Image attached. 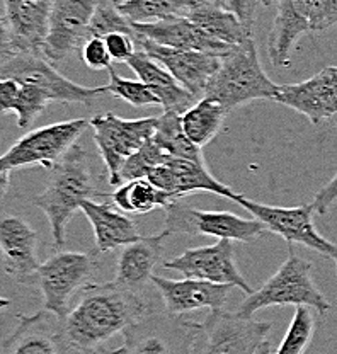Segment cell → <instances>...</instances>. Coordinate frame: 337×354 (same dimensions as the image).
Returning <instances> with one entry per match:
<instances>
[{"label": "cell", "mask_w": 337, "mask_h": 354, "mask_svg": "<svg viewBox=\"0 0 337 354\" xmlns=\"http://www.w3.org/2000/svg\"><path fill=\"white\" fill-rule=\"evenodd\" d=\"M152 312L143 293L118 283L85 285L60 320L62 337L72 351L84 354L102 348L118 334Z\"/></svg>", "instance_id": "6da1fadb"}, {"label": "cell", "mask_w": 337, "mask_h": 354, "mask_svg": "<svg viewBox=\"0 0 337 354\" xmlns=\"http://www.w3.org/2000/svg\"><path fill=\"white\" fill-rule=\"evenodd\" d=\"M106 196L98 191L91 169L87 150L75 143L51 169L48 186L38 196L31 199L33 205L46 215L55 245H65L66 225L85 199Z\"/></svg>", "instance_id": "7a4b0ae2"}, {"label": "cell", "mask_w": 337, "mask_h": 354, "mask_svg": "<svg viewBox=\"0 0 337 354\" xmlns=\"http://www.w3.org/2000/svg\"><path fill=\"white\" fill-rule=\"evenodd\" d=\"M274 84L262 68L254 38L235 46L221 57L220 66L210 79L203 97L220 102L230 113L239 106L257 99H274Z\"/></svg>", "instance_id": "3957f363"}, {"label": "cell", "mask_w": 337, "mask_h": 354, "mask_svg": "<svg viewBox=\"0 0 337 354\" xmlns=\"http://www.w3.org/2000/svg\"><path fill=\"white\" fill-rule=\"evenodd\" d=\"M284 305H305L316 308L318 313L331 310L329 300L313 281L312 264L296 256L291 247L288 259L281 264V268L259 290L247 295L235 313L242 319H253L254 313L261 308Z\"/></svg>", "instance_id": "277c9868"}, {"label": "cell", "mask_w": 337, "mask_h": 354, "mask_svg": "<svg viewBox=\"0 0 337 354\" xmlns=\"http://www.w3.org/2000/svg\"><path fill=\"white\" fill-rule=\"evenodd\" d=\"M94 252L58 250L39 264L35 286L43 295V310L62 320L69 313L70 301L79 295L95 271Z\"/></svg>", "instance_id": "5b68a950"}, {"label": "cell", "mask_w": 337, "mask_h": 354, "mask_svg": "<svg viewBox=\"0 0 337 354\" xmlns=\"http://www.w3.org/2000/svg\"><path fill=\"white\" fill-rule=\"evenodd\" d=\"M162 232L170 235H208L232 242L251 243L268 234V228L255 218H242L230 212H208L192 208L181 201L165 206Z\"/></svg>", "instance_id": "8992f818"}, {"label": "cell", "mask_w": 337, "mask_h": 354, "mask_svg": "<svg viewBox=\"0 0 337 354\" xmlns=\"http://www.w3.org/2000/svg\"><path fill=\"white\" fill-rule=\"evenodd\" d=\"M0 79H12L22 86L38 87L50 101L66 104L91 106L95 99L107 94L106 86L84 87L66 79L57 66L51 65L42 55L17 51L0 64Z\"/></svg>", "instance_id": "52a82bcc"}, {"label": "cell", "mask_w": 337, "mask_h": 354, "mask_svg": "<svg viewBox=\"0 0 337 354\" xmlns=\"http://www.w3.org/2000/svg\"><path fill=\"white\" fill-rule=\"evenodd\" d=\"M199 322L167 312H148L123 332V354H192Z\"/></svg>", "instance_id": "ba28073f"}, {"label": "cell", "mask_w": 337, "mask_h": 354, "mask_svg": "<svg viewBox=\"0 0 337 354\" xmlns=\"http://www.w3.org/2000/svg\"><path fill=\"white\" fill-rule=\"evenodd\" d=\"M157 121L158 116L125 120L111 111L95 114L89 120V127L94 130V142L107 169L111 186H120L121 167L129 155L152 140Z\"/></svg>", "instance_id": "9c48e42d"}, {"label": "cell", "mask_w": 337, "mask_h": 354, "mask_svg": "<svg viewBox=\"0 0 337 354\" xmlns=\"http://www.w3.org/2000/svg\"><path fill=\"white\" fill-rule=\"evenodd\" d=\"M233 203L247 209L255 220H259L268 228V232L283 237L290 247L293 243H300V245L316 250L329 259L337 261V243L327 241L324 235H320L313 223L316 209H313L312 203L295 206V208H283V206L262 205V203L253 201L239 193Z\"/></svg>", "instance_id": "30bf717a"}, {"label": "cell", "mask_w": 337, "mask_h": 354, "mask_svg": "<svg viewBox=\"0 0 337 354\" xmlns=\"http://www.w3.org/2000/svg\"><path fill=\"white\" fill-rule=\"evenodd\" d=\"M271 327V322L217 310L199 322L192 354H254L268 339Z\"/></svg>", "instance_id": "8fae6325"}, {"label": "cell", "mask_w": 337, "mask_h": 354, "mask_svg": "<svg viewBox=\"0 0 337 354\" xmlns=\"http://www.w3.org/2000/svg\"><path fill=\"white\" fill-rule=\"evenodd\" d=\"M87 127L89 120L79 118V120L60 121L38 130H31L21 136L2 155V158L12 171L35 167V165L53 169L55 164L60 162L62 157L75 145Z\"/></svg>", "instance_id": "7c38bea8"}, {"label": "cell", "mask_w": 337, "mask_h": 354, "mask_svg": "<svg viewBox=\"0 0 337 354\" xmlns=\"http://www.w3.org/2000/svg\"><path fill=\"white\" fill-rule=\"evenodd\" d=\"M99 0H51L50 28L43 46V57L58 66L69 60L91 38V24Z\"/></svg>", "instance_id": "4fadbf2b"}, {"label": "cell", "mask_w": 337, "mask_h": 354, "mask_svg": "<svg viewBox=\"0 0 337 354\" xmlns=\"http://www.w3.org/2000/svg\"><path fill=\"white\" fill-rule=\"evenodd\" d=\"M164 268L181 272L184 278L230 285L242 290L246 295L254 291L239 271L235 263V245L227 239H218L211 245L184 250L179 256L164 261Z\"/></svg>", "instance_id": "5bb4252c"}, {"label": "cell", "mask_w": 337, "mask_h": 354, "mask_svg": "<svg viewBox=\"0 0 337 354\" xmlns=\"http://www.w3.org/2000/svg\"><path fill=\"white\" fill-rule=\"evenodd\" d=\"M273 101L303 114L312 124L337 114V66H325L303 82L277 86Z\"/></svg>", "instance_id": "9a60e30c"}, {"label": "cell", "mask_w": 337, "mask_h": 354, "mask_svg": "<svg viewBox=\"0 0 337 354\" xmlns=\"http://www.w3.org/2000/svg\"><path fill=\"white\" fill-rule=\"evenodd\" d=\"M38 232L24 218L0 215V256L7 274L16 283L35 286L39 268Z\"/></svg>", "instance_id": "2e32d148"}, {"label": "cell", "mask_w": 337, "mask_h": 354, "mask_svg": "<svg viewBox=\"0 0 337 354\" xmlns=\"http://www.w3.org/2000/svg\"><path fill=\"white\" fill-rule=\"evenodd\" d=\"M147 179L157 189L169 194L172 201H181V198L194 193L218 194L230 201L237 196L232 187L225 186L211 176L206 164L188 160V158L169 157L164 164L148 172Z\"/></svg>", "instance_id": "e0dca14e"}, {"label": "cell", "mask_w": 337, "mask_h": 354, "mask_svg": "<svg viewBox=\"0 0 337 354\" xmlns=\"http://www.w3.org/2000/svg\"><path fill=\"white\" fill-rule=\"evenodd\" d=\"M135 43L140 50L147 53L152 60L161 64L165 70L181 84L184 88L191 92L196 97L205 95V88L210 79L220 66V57L201 53V51L174 50V48L161 46L148 39L135 36Z\"/></svg>", "instance_id": "ac0fdd59"}, {"label": "cell", "mask_w": 337, "mask_h": 354, "mask_svg": "<svg viewBox=\"0 0 337 354\" xmlns=\"http://www.w3.org/2000/svg\"><path fill=\"white\" fill-rule=\"evenodd\" d=\"M0 354H79L62 337L60 320L46 310L17 313V326L3 341Z\"/></svg>", "instance_id": "d6986e66"}, {"label": "cell", "mask_w": 337, "mask_h": 354, "mask_svg": "<svg viewBox=\"0 0 337 354\" xmlns=\"http://www.w3.org/2000/svg\"><path fill=\"white\" fill-rule=\"evenodd\" d=\"M152 285L158 291L165 312L170 315H184L201 308H208L211 312L224 310L228 293L233 288L205 279H169L155 274L152 278Z\"/></svg>", "instance_id": "ffe728a7"}, {"label": "cell", "mask_w": 337, "mask_h": 354, "mask_svg": "<svg viewBox=\"0 0 337 354\" xmlns=\"http://www.w3.org/2000/svg\"><path fill=\"white\" fill-rule=\"evenodd\" d=\"M131 28L138 38L174 50L201 51L221 58L235 48L213 39L186 17L158 22H131Z\"/></svg>", "instance_id": "44dd1931"}, {"label": "cell", "mask_w": 337, "mask_h": 354, "mask_svg": "<svg viewBox=\"0 0 337 354\" xmlns=\"http://www.w3.org/2000/svg\"><path fill=\"white\" fill-rule=\"evenodd\" d=\"M277 9L268 36V57L274 68H288L303 35L310 31L312 0H276Z\"/></svg>", "instance_id": "7402d4cb"}, {"label": "cell", "mask_w": 337, "mask_h": 354, "mask_svg": "<svg viewBox=\"0 0 337 354\" xmlns=\"http://www.w3.org/2000/svg\"><path fill=\"white\" fill-rule=\"evenodd\" d=\"M169 235L161 232L152 237H140L138 241L128 243L118 256L114 283L128 290L143 293L148 283L154 278L155 266L164 256V245Z\"/></svg>", "instance_id": "603a6c76"}, {"label": "cell", "mask_w": 337, "mask_h": 354, "mask_svg": "<svg viewBox=\"0 0 337 354\" xmlns=\"http://www.w3.org/2000/svg\"><path fill=\"white\" fill-rule=\"evenodd\" d=\"M3 9L17 51L43 57L44 39L50 28L51 0H3Z\"/></svg>", "instance_id": "cb8c5ba5"}, {"label": "cell", "mask_w": 337, "mask_h": 354, "mask_svg": "<svg viewBox=\"0 0 337 354\" xmlns=\"http://www.w3.org/2000/svg\"><path fill=\"white\" fill-rule=\"evenodd\" d=\"M80 212L87 216L94 230L95 252H111L142 237L135 221L107 203L85 199L80 205Z\"/></svg>", "instance_id": "d4e9b609"}, {"label": "cell", "mask_w": 337, "mask_h": 354, "mask_svg": "<svg viewBox=\"0 0 337 354\" xmlns=\"http://www.w3.org/2000/svg\"><path fill=\"white\" fill-rule=\"evenodd\" d=\"M127 64L138 75V80L152 88V92L161 101V106L167 113L183 114L198 101L196 95L181 86L164 66L152 60L142 50L136 51Z\"/></svg>", "instance_id": "484cf974"}, {"label": "cell", "mask_w": 337, "mask_h": 354, "mask_svg": "<svg viewBox=\"0 0 337 354\" xmlns=\"http://www.w3.org/2000/svg\"><path fill=\"white\" fill-rule=\"evenodd\" d=\"M186 19L201 28L213 39L230 46H239L253 38V31L247 29L235 14L221 9L210 0H199L198 6L186 14Z\"/></svg>", "instance_id": "4316f807"}, {"label": "cell", "mask_w": 337, "mask_h": 354, "mask_svg": "<svg viewBox=\"0 0 337 354\" xmlns=\"http://www.w3.org/2000/svg\"><path fill=\"white\" fill-rule=\"evenodd\" d=\"M227 114L228 111L220 102L210 97H201L186 113L181 114V127L184 135L196 147L203 149L221 130Z\"/></svg>", "instance_id": "83f0119b"}, {"label": "cell", "mask_w": 337, "mask_h": 354, "mask_svg": "<svg viewBox=\"0 0 337 354\" xmlns=\"http://www.w3.org/2000/svg\"><path fill=\"white\" fill-rule=\"evenodd\" d=\"M114 206L127 215H145L154 209H164L172 199L164 191L157 189L147 177L143 179H133L120 184L111 194Z\"/></svg>", "instance_id": "f1b7e54d"}, {"label": "cell", "mask_w": 337, "mask_h": 354, "mask_svg": "<svg viewBox=\"0 0 337 354\" xmlns=\"http://www.w3.org/2000/svg\"><path fill=\"white\" fill-rule=\"evenodd\" d=\"M154 142L157 143L161 149H164L170 157L188 158V160L199 162V164H206L205 157L199 147L184 135L183 127H181V114L176 113H164L158 116L157 128L154 133Z\"/></svg>", "instance_id": "f546056e"}, {"label": "cell", "mask_w": 337, "mask_h": 354, "mask_svg": "<svg viewBox=\"0 0 337 354\" xmlns=\"http://www.w3.org/2000/svg\"><path fill=\"white\" fill-rule=\"evenodd\" d=\"M199 0H125L118 6L129 22H158L186 17Z\"/></svg>", "instance_id": "4dcf8cb0"}, {"label": "cell", "mask_w": 337, "mask_h": 354, "mask_svg": "<svg viewBox=\"0 0 337 354\" xmlns=\"http://www.w3.org/2000/svg\"><path fill=\"white\" fill-rule=\"evenodd\" d=\"M316 334V315L305 305L295 307L293 319L276 354H305Z\"/></svg>", "instance_id": "1f68e13d"}, {"label": "cell", "mask_w": 337, "mask_h": 354, "mask_svg": "<svg viewBox=\"0 0 337 354\" xmlns=\"http://www.w3.org/2000/svg\"><path fill=\"white\" fill-rule=\"evenodd\" d=\"M169 157L170 155L164 149H161L154 142V138L148 140L142 149H138L135 153L129 155L127 162L123 164V167L120 171L121 184L133 179H143V177L148 176V172L164 164Z\"/></svg>", "instance_id": "d6a6232c"}, {"label": "cell", "mask_w": 337, "mask_h": 354, "mask_svg": "<svg viewBox=\"0 0 337 354\" xmlns=\"http://www.w3.org/2000/svg\"><path fill=\"white\" fill-rule=\"evenodd\" d=\"M107 72H109V82L106 84L107 94L114 95L118 99H123V101L135 106V108H142V106H161V101H158L157 95L142 80L125 79L120 73L114 72L113 66Z\"/></svg>", "instance_id": "836d02e7"}, {"label": "cell", "mask_w": 337, "mask_h": 354, "mask_svg": "<svg viewBox=\"0 0 337 354\" xmlns=\"http://www.w3.org/2000/svg\"><path fill=\"white\" fill-rule=\"evenodd\" d=\"M113 32H127V35L135 36L131 22L120 12L116 3H113L111 0H99L91 24H89V35L106 38L107 35H113Z\"/></svg>", "instance_id": "e575fe53"}, {"label": "cell", "mask_w": 337, "mask_h": 354, "mask_svg": "<svg viewBox=\"0 0 337 354\" xmlns=\"http://www.w3.org/2000/svg\"><path fill=\"white\" fill-rule=\"evenodd\" d=\"M50 97L39 91L38 87L22 86L19 92V102H17L16 114H17V127L21 130H28L33 127L36 120L46 111L50 104Z\"/></svg>", "instance_id": "d590c367"}, {"label": "cell", "mask_w": 337, "mask_h": 354, "mask_svg": "<svg viewBox=\"0 0 337 354\" xmlns=\"http://www.w3.org/2000/svg\"><path fill=\"white\" fill-rule=\"evenodd\" d=\"M80 58L89 68L92 70H109L113 58L107 51L104 38L91 36L80 48Z\"/></svg>", "instance_id": "8d00e7d4"}, {"label": "cell", "mask_w": 337, "mask_h": 354, "mask_svg": "<svg viewBox=\"0 0 337 354\" xmlns=\"http://www.w3.org/2000/svg\"><path fill=\"white\" fill-rule=\"evenodd\" d=\"M337 24V0H312L310 31H325Z\"/></svg>", "instance_id": "74e56055"}, {"label": "cell", "mask_w": 337, "mask_h": 354, "mask_svg": "<svg viewBox=\"0 0 337 354\" xmlns=\"http://www.w3.org/2000/svg\"><path fill=\"white\" fill-rule=\"evenodd\" d=\"M107 51H109L113 62L118 64H127L129 58L136 53L135 36L127 35V32H113L104 38Z\"/></svg>", "instance_id": "f35d334b"}, {"label": "cell", "mask_w": 337, "mask_h": 354, "mask_svg": "<svg viewBox=\"0 0 337 354\" xmlns=\"http://www.w3.org/2000/svg\"><path fill=\"white\" fill-rule=\"evenodd\" d=\"M215 3L235 14L247 29L254 31L255 16H257V7L261 0H215Z\"/></svg>", "instance_id": "ab89813d"}, {"label": "cell", "mask_w": 337, "mask_h": 354, "mask_svg": "<svg viewBox=\"0 0 337 354\" xmlns=\"http://www.w3.org/2000/svg\"><path fill=\"white\" fill-rule=\"evenodd\" d=\"M21 84L12 79H0V114L16 113Z\"/></svg>", "instance_id": "60d3db41"}, {"label": "cell", "mask_w": 337, "mask_h": 354, "mask_svg": "<svg viewBox=\"0 0 337 354\" xmlns=\"http://www.w3.org/2000/svg\"><path fill=\"white\" fill-rule=\"evenodd\" d=\"M337 201V172L336 176L322 187L320 191L313 198L312 206L316 209V215H327L331 206Z\"/></svg>", "instance_id": "b9f144b4"}, {"label": "cell", "mask_w": 337, "mask_h": 354, "mask_svg": "<svg viewBox=\"0 0 337 354\" xmlns=\"http://www.w3.org/2000/svg\"><path fill=\"white\" fill-rule=\"evenodd\" d=\"M16 53L17 48L16 41H14L12 31H10L9 22H7L6 16H0V64Z\"/></svg>", "instance_id": "7bdbcfd3"}, {"label": "cell", "mask_w": 337, "mask_h": 354, "mask_svg": "<svg viewBox=\"0 0 337 354\" xmlns=\"http://www.w3.org/2000/svg\"><path fill=\"white\" fill-rule=\"evenodd\" d=\"M10 174H12V169L6 164V160L0 155V199L7 194L10 186Z\"/></svg>", "instance_id": "ee69618b"}, {"label": "cell", "mask_w": 337, "mask_h": 354, "mask_svg": "<svg viewBox=\"0 0 337 354\" xmlns=\"http://www.w3.org/2000/svg\"><path fill=\"white\" fill-rule=\"evenodd\" d=\"M84 354H123V353H121V348L107 349V348H104V346H102V348H98V349H94V351H89V353H84Z\"/></svg>", "instance_id": "f6af8a7d"}, {"label": "cell", "mask_w": 337, "mask_h": 354, "mask_svg": "<svg viewBox=\"0 0 337 354\" xmlns=\"http://www.w3.org/2000/svg\"><path fill=\"white\" fill-rule=\"evenodd\" d=\"M254 354H271V342H269L268 339H266V341L262 342V344L259 346L257 349H255Z\"/></svg>", "instance_id": "bcb514c9"}, {"label": "cell", "mask_w": 337, "mask_h": 354, "mask_svg": "<svg viewBox=\"0 0 337 354\" xmlns=\"http://www.w3.org/2000/svg\"><path fill=\"white\" fill-rule=\"evenodd\" d=\"M10 307V300L9 298H3V297H0V310H3V308H9Z\"/></svg>", "instance_id": "7dc6e473"}, {"label": "cell", "mask_w": 337, "mask_h": 354, "mask_svg": "<svg viewBox=\"0 0 337 354\" xmlns=\"http://www.w3.org/2000/svg\"><path fill=\"white\" fill-rule=\"evenodd\" d=\"M274 2H276V0H261V3H264L266 7H268V6H273Z\"/></svg>", "instance_id": "c3c4849f"}, {"label": "cell", "mask_w": 337, "mask_h": 354, "mask_svg": "<svg viewBox=\"0 0 337 354\" xmlns=\"http://www.w3.org/2000/svg\"><path fill=\"white\" fill-rule=\"evenodd\" d=\"M331 123L334 124V128H336V130H337V114H336L334 118H332V120H331Z\"/></svg>", "instance_id": "681fc988"}, {"label": "cell", "mask_w": 337, "mask_h": 354, "mask_svg": "<svg viewBox=\"0 0 337 354\" xmlns=\"http://www.w3.org/2000/svg\"><path fill=\"white\" fill-rule=\"evenodd\" d=\"M111 2H113V3H116V6H120V3H123L125 0H111Z\"/></svg>", "instance_id": "f907efd6"}, {"label": "cell", "mask_w": 337, "mask_h": 354, "mask_svg": "<svg viewBox=\"0 0 337 354\" xmlns=\"http://www.w3.org/2000/svg\"><path fill=\"white\" fill-rule=\"evenodd\" d=\"M31 2H43V0H31Z\"/></svg>", "instance_id": "816d5d0a"}, {"label": "cell", "mask_w": 337, "mask_h": 354, "mask_svg": "<svg viewBox=\"0 0 337 354\" xmlns=\"http://www.w3.org/2000/svg\"><path fill=\"white\" fill-rule=\"evenodd\" d=\"M336 274H337V261H336Z\"/></svg>", "instance_id": "f5cc1de1"}]
</instances>
